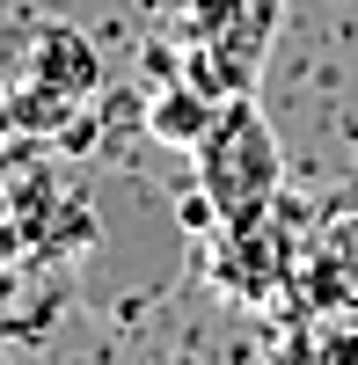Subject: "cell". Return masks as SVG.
I'll return each instance as SVG.
<instances>
[{
	"label": "cell",
	"instance_id": "cell-5",
	"mask_svg": "<svg viewBox=\"0 0 358 365\" xmlns=\"http://www.w3.org/2000/svg\"><path fill=\"white\" fill-rule=\"evenodd\" d=\"M344 205H358V182H351V190H344Z\"/></svg>",
	"mask_w": 358,
	"mask_h": 365
},
{
	"label": "cell",
	"instance_id": "cell-3",
	"mask_svg": "<svg viewBox=\"0 0 358 365\" xmlns=\"http://www.w3.org/2000/svg\"><path fill=\"white\" fill-rule=\"evenodd\" d=\"M351 220L322 234V249L307 256V299H322V314H358V205H344Z\"/></svg>",
	"mask_w": 358,
	"mask_h": 365
},
{
	"label": "cell",
	"instance_id": "cell-4",
	"mask_svg": "<svg viewBox=\"0 0 358 365\" xmlns=\"http://www.w3.org/2000/svg\"><path fill=\"white\" fill-rule=\"evenodd\" d=\"M213 110H220V96H205L198 81H175V88H161L154 96V117H146V132H154L161 146H190L205 139V125H213Z\"/></svg>",
	"mask_w": 358,
	"mask_h": 365
},
{
	"label": "cell",
	"instance_id": "cell-2",
	"mask_svg": "<svg viewBox=\"0 0 358 365\" xmlns=\"http://www.w3.org/2000/svg\"><path fill=\"white\" fill-rule=\"evenodd\" d=\"M285 0H190V81L205 96H256Z\"/></svg>",
	"mask_w": 358,
	"mask_h": 365
},
{
	"label": "cell",
	"instance_id": "cell-1",
	"mask_svg": "<svg viewBox=\"0 0 358 365\" xmlns=\"http://www.w3.org/2000/svg\"><path fill=\"white\" fill-rule=\"evenodd\" d=\"M190 161H198V190L220 220H256L285 190V161H278V139L263 125L256 96H220L205 139L190 146Z\"/></svg>",
	"mask_w": 358,
	"mask_h": 365
}]
</instances>
